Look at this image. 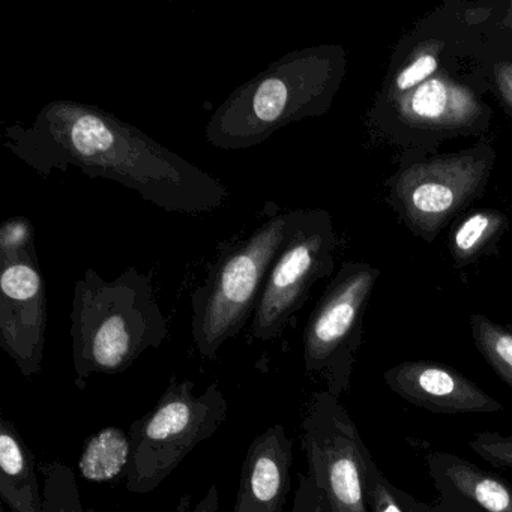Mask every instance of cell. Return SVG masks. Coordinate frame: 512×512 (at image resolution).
<instances>
[{
	"label": "cell",
	"instance_id": "obj_1",
	"mask_svg": "<svg viewBox=\"0 0 512 512\" xmlns=\"http://www.w3.org/2000/svg\"><path fill=\"white\" fill-rule=\"evenodd\" d=\"M4 139L5 148L40 175L74 167L118 182L167 212L206 214L230 197L220 179L92 104L50 101L29 127L5 128Z\"/></svg>",
	"mask_w": 512,
	"mask_h": 512
},
{
	"label": "cell",
	"instance_id": "obj_2",
	"mask_svg": "<svg viewBox=\"0 0 512 512\" xmlns=\"http://www.w3.org/2000/svg\"><path fill=\"white\" fill-rule=\"evenodd\" d=\"M341 74L338 47L287 53L215 109L206 124V140L223 151L256 148L287 125L325 113Z\"/></svg>",
	"mask_w": 512,
	"mask_h": 512
},
{
	"label": "cell",
	"instance_id": "obj_3",
	"mask_svg": "<svg viewBox=\"0 0 512 512\" xmlns=\"http://www.w3.org/2000/svg\"><path fill=\"white\" fill-rule=\"evenodd\" d=\"M169 337L148 274L128 268L113 280L86 269L74 284L71 341L76 383L85 389L94 374H119Z\"/></svg>",
	"mask_w": 512,
	"mask_h": 512
},
{
	"label": "cell",
	"instance_id": "obj_4",
	"mask_svg": "<svg viewBox=\"0 0 512 512\" xmlns=\"http://www.w3.org/2000/svg\"><path fill=\"white\" fill-rule=\"evenodd\" d=\"M290 223L292 211L274 215L248 238L227 245L209 269L206 283L191 295V335L203 358H217L221 347L254 316Z\"/></svg>",
	"mask_w": 512,
	"mask_h": 512
},
{
	"label": "cell",
	"instance_id": "obj_5",
	"mask_svg": "<svg viewBox=\"0 0 512 512\" xmlns=\"http://www.w3.org/2000/svg\"><path fill=\"white\" fill-rule=\"evenodd\" d=\"M227 415L229 403L218 383L197 394L191 380H172L157 404L131 424L128 491L157 490L199 443L220 430Z\"/></svg>",
	"mask_w": 512,
	"mask_h": 512
},
{
	"label": "cell",
	"instance_id": "obj_6",
	"mask_svg": "<svg viewBox=\"0 0 512 512\" xmlns=\"http://www.w3.org/2000/svg\"><path fill=\"white\" fill-rule=\"evenodd\" d=\"M376 280L374 269L347 265L320 298L305 326V371L334 397L340 398L352 385L362 313Z\"/></svg>",
	"mask_w": 512,
	"mask_h": 512
},
{
	"label": "cell",
	"instance_id": "obj_7",
	"mask_svg": "<svg viewBox=\"0 0 512 512\" xmlns=\"http://www.w3.org/2000/svg\"><path fill=\"white\" fill-rule=\"evenodd\" d=\"M335 236L323 211H292L286 242L266 278L251 335L272 341L307 301L311 287L332 271Z\"/></svg>",
	"mask_w": 512,
	"mask_h": 512
},
{
	"label": "cell",
	"instance_id": "obj_8",
	"mask_svg": "<svg viewBox=\"0 0 512 512\" xmlns=\"http://www.w3.org/2000/svg\"><path fill=\"white\" fill-rule=\"evenodd\" d=\"M302 446L308 473L331 512H370L365 494L368 448L340 398L314 392L302 419Z\"/></svg>",
	"mask_w": 512,
	"mask_h": 512
},
{
	"label": "cell",
	"instance_id": "obj_9",
	"mask_svg": "<svg viewBox=\"0 0 512 512\" xmlns=\"http://www.w3.org/2000/svg\"><path fill=\"white\" fill-rule=\"evenodd\" d=\"M0 266V347L29 379L43 368L49 322L37 247L0 254Z\"/></svg>",
	"mask_w": 512,
	"mask_h": 512
},
{
	"label": "cell",
	"instance_id": "obj_10",
	"mask_svg": "<svg viewBox=\"0 0 512 512\" xmlns=\"http://www.w3.org/2000/svg\"><path fill=\"white\" fill-rule=\"evenodd\" d=\"M491 160L487 152L469 151L410 167L395 187L404 217L419 232H437L481 191Z\"/></svg>",
	"mask_w": 512,
	"mask_h": 512
},
{
	"label": "cell",
	"instance_id": "obj_11",
	"mask_svg": "<svg viewBox=\"0 0 512 512\" xmlns=\"http://www.w3.org/2000/svg\"><path fill=\"white\" fill-rule=\"evenodd\" d=\"M388 388L437 415L502 412L503 406L469 377L440 362L406 361L383 373Z\"/></svg>",
	"mask_w": 512,
	"mask_h": 512
},
{
	"label": "cell",
	"instance_id": "obj_12",
	"mask_svg": "<svg viewBox=\"0 0 512 512\" xmlns=\"http://www.w3.org/2000/svg\"><path fill=\"white\" fill-rule=\"evenodd\" d=\"M292 464L293 442L283 425L266 428L248 446L233 512H283Z\"/></svg>",
	"mask_w": 512,
	"mask_h": 512
},
{
	"label": "cell",
	"instance_id": "obj_13",
	"mask_svg": "<svg viewBox=\"0 0 512 512\" xmlns=\"http://www.w3.org/2000/svg\"><path fill=\"white\" fill-rule=\"evenodd\" d=\"M397 110L412 127L457 130L472 125L481 116L482 106L466 86L434 76L398 97Z\"/></svg>",
	"mask_w": 512,
	"mask_h": 512
},
{
	"label": "cell",
	"instance_id": "obj_14",
	"mask_svg": "<svg viewBox=\"0 0 512 512\" xmlns=\"http://www.w3.org/2000/svg\"><path fill=\"white\" fill-rule=\"evenodd\" d=\"M0 499L10 512H44L34 454L5 416L0 421Z\"/></svg>",
	"mask_w": 512,
	"mask_h": 512
},
{
	"label": "cell",
	"instance_id": "obj_15",
	"mask_svg": "<svg viewBox=\"0 0 512 512\" xmlns=\"http://www.w3.org/2000/svg\"><path fill=\"white\" fill-rule=\"evenodd\" d=\"M427 470L434 484L463 494L485 512H512V484L496 473L443 451L427 455Z\"/></svg>",
	"mask_w": 512,
	"mask_h": 512
},
{
	"label": "cell",
	"instance_id": "obj_16",
	"mask_svg": "<svg viewBox=\"0 0 512 512\" xmlns=\"http://www.w3.org/2000/svg\"><path fill=\"white\" fill-rule=\"evenodd\" d=\"M131 440L124 430L107 427L91 437L83 448L79 469L83 478L95 482L113 481L127 476Z\"/></svg>",
	"mask_w": 512,
	"mask_h": 512
},
{
	"label": "cell",
	"instance_id": "obj_17",
	"mask_svg": "<svg viewBox=\"0 0 512 512\" xmlns=\"http://www.w3.org/2000/svg\"><path fill=\"white\" fill-rule=\"evenodd\" d=\"M470 329L479 353L494 373L512 388V329L482 314L470 316Z\"/></svg>",
	"mask_w": 512,
	"mask_h": 512
},
{
	"label": "cell",
	"instance_id": "obj_18",
	"mask_svg": "<svg viewBox=\"0 0 512 512\" xmlns=\"http://www.w3.org/2000/svg\"><path fill=\"white\" fill-rule=\"evenodd\" d=\"M506 220L502 214L494 211H478L467 215L451 238V250L460 262L473 259L500 230Z\"/></svg>",
	"mask_w": 512,
	"mask_h": 512
},
{
	"label": "cell",
	"instance_id": "obj_19",
	"mask_svg": "<svg viewBox=\"0 0 512 512\" xmlns=\"http://www.w3.org/2000/svg\"><path fill=\"white\" fill-rule=\"evenodd\" d=\"M44 478V512H98L86 509L77 487L76 475L61 461L41 466Z\"/></svg>",
	"mask_w": 512,
	"mask_h": 512
},
{
	"label": "cell",
	"instance_id": "obj_20",
	"mask_svg": "<svg viewBox=\"0 0 512 512\" xmlns=\"http://www.w3.org/2000/svg\"><path fill=\"white\" fill-rule=\"evenodd\" d=\"M439 46L427 43L419 47L394 80V97L398 98L434 77L439 68Z\"/></svg>",
	"mask_w": 512,
	"mask_h": 512
},
{
	"label": "cell",
	"instance_id": "obj_21",
	"mask_svg": "<svg viewBox=\"0 0 512 512\" xmlns=\"http://www.w3.org/2000/svg\"><path fill=\"white\" fill-rule=\"evenodd\" d=\"M437 497L434 502L425 503L394 485L395 497L404 512H485L481 506L443 484H434Z\"/></svg>",
	"mask_w": 512,
	"mask_h": 512
},
{
	"label": "cell",
	"instance_id": "obj_22",
	"mask_svg": "<svg viewBox=\"0 0 512 512\" xmlns=\"http://www.w3.org/2000/svg\"><path fill=\"white\" fill-rule=\"evenodd\" d=\"M365 494L370 512H404L394 493V484L386 479L368 452L365 457Z\"/></svg>",
	"mask_w": 512,
	"mask_h": 512
},
{
	"label": "cell",
	"instance_id": "obj_23",
	"mask_svg": "<svg viewBox=\"0 0 512 512\" xmlns=\"http://www.w3.org/2000/svg\"><path fill=\"white\" fill-rule=\"evenodd\" d=\"M470 449L476 455L500 469H512V434L478 433L470 439Z\"/></svg>",
	"mask_w": 512,
	"mask_h": 512
},
{
	"label": "cell",
	"instance_id": "obj_24",
	"mask_svg": "<svg viewBox=\"0 0 512 512\" xmlns=\"http://www.w3.org/2000/svg\"><path fill=\"white\" fill-rule=\"evenodd\" d=\"M35 247V230L25 217L8 218L0 226V254H16Z\"/></svg>",
	"mask_w": 512,
	"mask_h": 512
},
{
	"label": "cell",
	"instance_id": "obj_25",
	"mask_svg": "<svg viewBox=\"0 0 512 512\" xmlns=\"http://www.w3.org/2000/svg\"><path fill=\"white\" fill-rule=\"evenodd\" d=\"M292 512H331L328 500L308 472L299 478Z\"/></svg>",
	"mask_w": 512,
	"mask_h": 512
},
{
	"label": "cell",
	"instance_id": "obj_26",
	"mask_svg": "<svg viewBox=\"0 0 512 512\" xmlns=\"http://www.w3.org/2000/svg\"><path fill=\"white\" fill-rule=\"evenodd\" d=\"M218 506H220V491H218L217 485H212L208 491H206L205 497L196 505L191 503V499L185 496L181 502L178 503L176 512H218Z\"/></svg>",
	"mask_w": 512,
	"mask_h": 512
},
{
	"label": "cell",
	"instance_id": "obj_27",
	"mask_svg": "<svg viewBox=\"0 0 512 512\" xmlns=\"http://www.w3.org/2000/svg\"><path fill=\"white\" fill-rule=\"evenodd\" d=\"M496 82L503 100L512 109V64L497 65Z\"/></svg>",
	"mask_w": 512,
	"mask_h": 512
},
{
	"label": "cell",
	"instance_id": "obj_28",
	"mask_svg": "<svg viewBox=\"0 0 512 512\" xmlns=\"http://www.w3.org/2000/svg\"><path fill=\"white\" fill-rule=\"evenodd\" d=\"M0 512H7V511H5V509H2V511H0Z\"/></svg>",
	"mask_w": 512,
	"mask_h": 512
}]
</instances>
